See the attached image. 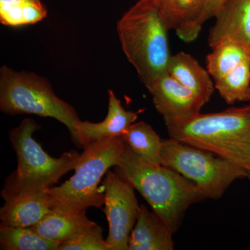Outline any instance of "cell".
I'll use <instances>...</instances> for the list:
<instances>
[{
    "instance_id": "obj_1",
    "label": "cell",
    "mask_w": 250,
    "mask_h": 250,
    "mask_svg": "<svg viewBox=\"0 0 250 250\" xmlns=\"http://www.w3.org/2000/svg\"><path fill=\"white\" fill-rule=\"evenodd\" d=\"M115 170L132 184L153 211L177 232L188 208L206 197L200 188L182 174L163 165H147L125 143Z\"/></svg>"
},
{
    "instance_id": "obj_2",
    "label": "cell",
    "mask_w": 250,
    "mask_h": 250,
    "mask_svg": "<svg viewBox=\"0 0 250 250\" xmlns=\"http://www.w3.org/2000/svg\"><path fill=\"white\" fill-rule=\"evenodd\" d=\"M170 138L250 169V106L166 121Z\"/></svg>"
},
{
    "instance_id": "obj_3",
    "label": "cell",
    "mask_w": 250,
    "mask_h": 250,
    "mask_svg": "<svg viewBox=\"0 0 250 250\" xmlns=\"http://www.w3.org/2000/svg\"><path fill=\"white\" fill-rule=\"evenodd\" d=\"M117 31L126 59L147 90L168 73V28L152 0H139L118 21Z\"/></svg>"
},
{
    "instance_id": "obj_4",
    "label": "cell",
    "mask_w": 250,
    "mask_h": 250,
    "mask_svg": "<svg viewBox=\"0 0 250 250\" xmlns=\"http://www.w3.org/2000/svg\"><path fill=\"white\" fill-rule=\"evenodd\" d=\"M125 147L123 136L98 140L87 145L80 154L71 178L47 190L52 209L83 211L90 207L103 208L104 192L99 184L108 169L117 165Z\"/></svg>"
},
{
    "instance_id": "obj_5",
    "label": "cell",
    "mask_w": 250,
    "mask_h": 250,
    "mask_svg": "<svg viewBox=\"0 0 250 250\" xmlns=\"http://www.w3.org/2000/svg\"><path fill=\"white\" fill-rule=\"evenodd\" d=\"M0 110L9 116L31 114L54 118L66 126L75 146L81 148L75 108L54 93L48 80L4 65L0 69Z\"/></svg>"
},
{
    "instance_id": "obj_6",
    "label": "cell",
    "mask_w": 250,
    "mask_h": 250,
    "mask_svg": "<svg viewBox=\"0 0 250 250\" xmlns=\"http://www.w3.org/2000/svg\"><path fill=\"white\" fill-rule=\"evenodd\" d=\"M41 126L31 118L24 119L17 127L10 130L9 138L17 156V170L7 179L22 188L48 190L62 176L76 168L80 154L75 150L52 157L33 138Z\"/></svg>"
},
{
    "instance_id": "obj_7",
    "label": "cell",
    "mask_w": 250,
    "mask_h": 250,
    "mask_svg": "<svg viewBox=\"0 0 250 250\" xmlns=\"http://www.w3.org/2000/svg\"><path fill=\"white\" fill-rule=\"evenodd\" d=\"M162 165L194 182L206 198H221L237 179L248 177V171L231 161L170 138L163 140Z\"/></svg>"
},
{
    "instance_id": "obj_8",
    "label": "cell",
    "mask_w": 250,
    "mask_h": 250,
    "mask_svg": "<svg viewBox=\"0 0 250 250\" xmlns=\"http://www.w3.org/2000/svg\"><path fill=\"white\" fill-rule=\"evenodd\" d=\"M104 208L108 223L106 243L111 250H129L130 234L136 224L140 205L132 184L118 173L108 171L103 182Z\"/></svg>"
},
{
    "instance_id": "obj_9",
    "label": "cell",
    "mask_w": 250,
    "mask_h": 250,
    "mask_svg": "<svg viewBox=\"0 0 250 250\" xmlns=\"http://www.w3.org/2000/svg\"><path fill=\"white\" fill-rule=\"evenodd\" d=\"M1 197L4 204L0 208V220L1 224L8 226L31 228L52 210L47 190H27L7 178Z\"/></svg>"
},
{
    "instance_id": "obj_10",
    "label": "cell",
    "mask_w": 250,
    "mask_h": 250,
    "mask_svg": "<svg viewBox=\"0 0 250 250\" xmlns=\"http://www.w3.org/2000/svg\"><path fill=\"white\" fill-rule=\"evenodd\" d=\"M153 104L164 121L185 119L200 113L206 103L168 73L154 82L149 90Z\"/></svg>"
},
{
    "instance_id": "obj_11",
    "label": "cell",
    "mask_w": 250,
    "mask_h": 250,
    "mask_svg": "<svg viewBox=\"0 0 250 250\" xmlns=\"http://www.w3.org/2000/svg\"><path fill=\"white\" fill-rule=\"evenodd\" d=\"M214 18L207 39L210 48L224 41H233L250 54V0H225Z\"/></svg>"
},
{
    "instance_id": "obj_12",
    "label": "cell",
    "mask_w": 250,
    "mask_h": 250,
    "mask_svg": "<svg viewBox=\"0 0 250 250\" xmlns=\"http://www.w3.org/2000/svg\"><path fill=\"white\" fill-rule=\"evenodd\" d=\"M169 30L191 42L201 31L207 0H152Z\"/></svg>"
},
{
    "instance_id": "obj_13",
    "label": "cell",
    "mask_w": 250,
    "mask_h": 250,
    "mask_svg": "<svg viewBox=\"0 0 250 250\" xmlns=\"http://www.w3.org/2000/svg\"><path fill=\"white\" fill-rule=\"evenodd\" d=\"M107 115L101 123L79 121L76 130L80 139L81 148L93 141L107 138L122 136L131 125L137 120L136 112L126 111L113 90H108Z\"/></svg>"
},
{
    "instance_id": "obj_14",
    "label": "cell",
    "mask_w": 250,
    "mask_h": 250,
    "mask_svg": "<svg viewBox=\"0 0 250 250\" xmlns=\"http://www.w3.org/2000/svg\"><path fill=\"white\" fill-rule=\"evenodd\" d=\"M172 231L155 212L140 205L134 228L130 234L129 250H172Z\"/></svg>"
},
{
    "instance_id": "obj_15",
    "label": "cell",
    "mask_w": 250,
    "mask_h": 250,
    "mask_svg": "<svg viewBox=\"0 0 250 250\" xmlns=\"http://www.w3.org/2000/svg\"><path fill=\"white\" fill-rule=\"evenodd\" d=\"M95 223L87 217L86 210L52 209L39 223L31 228L44 238L62 244L75 239Z\"/></svg>"
},
{
    "instance_id": "obj_16",
    "label": "cell",
    "mask_w": 250,
    "mask_h": 250,
    "mask_svg": "<svg viewBox=\"0 0 250 250\" xmlns=\"http://www.w3.org/2000/svg\"><path fill=\"white\" fill-rule=\"evenodd\" d=\"M167 72L206 103L209 101L215 89V84L208 70L190 54L180 52L171 56Z\"/></svg>"
},
{
    "instance_id": "obj_17",
    "label": "cell",
    "mask_w": 250,
    "mask_h": 250,
    "mask_svg": "<svg viewBox=\"0 0 250 250\" xmlns=\"http://www.w3.org/2000/svg\"><path fill=\"white\" fill-rule=\"evenodd\" d=\"M125 143L144 164L162 165V141L152 126L145 122L134 123L123 134Z\"/></svg>"
},
{
    "instance_id": "obj_18",
    "label": "cell",
    "mask_w": 250,
    "mask_h": 250,
    "mask_svg": "<svg viewBox=\"0 0 250 250\" xmlns=\"http://www.w3.org/2000/svg\"><path fill=\"white\" fill-rule=\"evenodd\" d=\"M60 245L44 238L32 228L0 225V250H59Z\"/></svg>"
},
{
    "instance_id": "obj_19",
    "label": "cell",
    "mask_w": 250,
    "mask_h": 250,
    "mask_svg": "<svg viewBox=\"0 0 250 250\" xmlns=\"http://www.w3.org/2000/svg\"><path fill=\"white\" fill-rule=\"evenodd\" d=\"M47 15L41 0H0V21L4 25L21 27L36 24Z\"/></svg>"
},
{
    "instance_id": "obj_20",
    "label": "cell",
    "mask_w": 250,
    "mask_h": 250,
    "mask_svg": "<svg viewBox=\"0 0 250 250\" xmlns=\"http://www.w3.org/2000/svg\"><path fill=\"white\" fill-rule=\"evenodd\" d=\"M212 49L207 57V70L214 82L250 59L247 49L233 41H224Z\"/></svg>"
},
{
    "instance_id": "obj_21",
    "label": "cell",
    "mask_w": 250,
    "mask_h": 250,
    "mask_svg": "<svg viewBox=\"0 0 250 250\" xmlns=\"http://www.w3.org/2000/svg\"><path fill=\"white\" fill-rule=\"evenodd\" d=\"M214 82L215 89L228 104L250 102V59Z\"/></svg>"
},
{
    "instance_id": "obj_22",
    "label": "cell",
    "mask_w": 250,
    "mask_h": 250,
    "mask_svg": "<svg viewBox=\"0 0 250 250\" xmlns=\"http://www.w3.org/2000/svg\"><path fill=\"white\" fill-rule=\"evenodd\" d=\"M59 250H111L103 238V228L95 223L80 236L62 243Z\"/></svg>"
},
{
    "instance_id": "obj_23",
    "label": "cell",
    "mask_w": 250,
    "mask_h": 250,
    "mask_svg": "<svg viewBox=\"0 0 250 250\" xmlns=\"http://www.w3.org/2000/svg\"><path fill=\"white\" fill-rule=\"evenodd\" d=\"M225 0H207L205 14H204V22H207L210 18L215 17L221 5Z\"/></svg>"
},
{
    "instance_id": "obj_24",
    "label": "cell",
    "mask_w": 250,
    "mask_h": 250,
    "mask_svg": "<svg viewBox=\"0 0 250 250\" xmlns=\"http://www.w3.org/2000/svg\"><path fill=\"white\" fill-rule=\"evenodd\" d=\"M248 178H249L250 182V170L248 171Z\"/></svg>"
}]
</instances>
